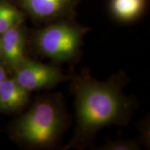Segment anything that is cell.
<instances>
[{
	"mask_svg": "<svg viewBox=\"0 0 150 150\" xmlns=\"http://www.w3.org/2000/svg\"><path fill=\"white\" fill-rule=\"evenodd\" d=\"M74 95L76 127L72 139L63 150L91 147L97 133L104 127L127 126L138 107L136 99L123 92L129 79L124 71L100 81L88 69L71 78Z\"/></svg>",
	"mask_w": 150,
	"mask_h": 150,
	"instance_id": "obj_1",
	"label": "cell"
},
{
	"mask_svg": "<svg viewBox=\"0 0 150 150\" xmlns=\"http://www.w3.org/2000/svg\"><path fill=\"white\" fill-rule=\"evenodd\" d=\"M70 118L61 94L37 98L29 110L11 127V135L19 144L31 149L58 147Z\"/></svg>",
	"mask_w": 150,
	"mask_h": 150,
	"instance_id": "obj_2",
	"label": "cell"
},
{
	"mask_svg": "<svg viewBox=\"0 0 150 150\" xmlns=\"http://www.w3.org/2000/svg\"><path fill=\"white\" fill-rule=\"evenodd\" d=\"M88 31L74 19L51 22L33 32V48L54 63H72L79 59L84 35Z\"/></svg>",
	"mask_w": 150,
	"mask_h": 150,
	"instance_id": "obj_3",
	"label": "cell"
},
{
	"mask_svg": "<svg viewBox=\"0 0 150 150\" xmlns=\"http://www.w3.org/2000/svg\"><path fill=\"white\" fill-rule=\"evenodd\" d=\"M15 79L29 91L52 89L61 82L71 79L59 67L46 65L26 57L13 70Z\"/></svg>",
	"mask_w": 150,
	"mask_h": 150,
	"instance_id": "obj_4",
	"label": "cell"
},
{
	"mask_svg": "<svg viewBox=\"0 0 150 150\" xmlns=\"http://www.w3.org/2000/svg\"><path fill=\"white\" fill-rule=\"evenodd\" d=\"M80 0H14L26 16L39 23L74 19Z\"/></svg>",
	"mask_w": 150,
	"mask_h": 150,
	"instance_id": "obj_5",
	"label": "cell"
},
{
	"mask_svg": "<svg viewBox=\"0 0 150 150\" xmlns=\"http://www.w3.org/2000/svg\"><path fill=\"white\" fill-rule=\"evenodd\" d=\"M27 36L24 23L18 24L0 35L1 59L11 70H13L26 58Z\"/></svg>",
	"mask_w": 150,
	"mask_h": 150,
	"instance_id": "obj_6",
	"label": "cell"
},
{
	"mask_svg": "<svg viewBox=\"0 0 150 150\" xmlns=\"http://www.w3.org/2000/svg\"><path fill=\"white\" fill-rule=\"evenodd\" d=\"M30 92L19 84L14 77H7L0 86V112L13 113L29 104Z\"/></svg>",
	"mask_w": 150,
	"mask_h": 150,
	"instance_id": "obj_7",
	"label": "cell"
},
{
	"mask_svg": "<svg viewBox=\"0 0 150 150\" xmlns=\"http://www.w3.org/2000/svg\"><path fill=\"white\" fill-rule=\"evenodd\" d=\"M147 0H110V13L118 22L129 23L145 12Z\"/></svg>",
	"mask_w": 150,
	"mask_h": 150,
	"instance_id": "obj_8",
	"label": "cell"
},
{
	"mask_svg": "<svg viewBox=\"0 0 150 150\" xmlns=\"http://www.w3.org/2000/svg\"><path fill=\"white\" fill-rule=\"evenodd\" d=\"M26 15L14 1L0 0V35L18 24L24 23Z\"/></svg>",
	"mask_w": 150,
	"mask_h": 150,
	"instance_id": "obj_9",
	"label": "cell"
},
{
	"mask_svg": "<svg viewBox=\"0 0 150 150\" xmlns=\"http://www.w3.org/2000/svg\"><path fill=\"white\" fill-rule=\"evenodd\" d=\"M141 141L138 140H118L108 141L96 148L98 150H140Z\"/></svg>",
	"mask_w": 150,
	"mask_h": 150,
	"instance_id": "obj_10",
	"label": "cell"
},
{
	"mask_svg": "<svg viewBox=\"0 0 150 150\" xmlns=\"http://www.w3.org/2000/svg\"><path fill=\"white\" fill-rule=\"evenodd\" d=\"M7 67L6 66L4 63L0 61V86L4 80L8 77V74H7Z\"/></svg>",
	"mask_w": 150,
	"mask_h": 150,
	"instance_id": "obj_11",
	"label": "cell"
},
{
	"mask_svg": "<svg viewBox=\"0 0 150 150\" xmlns=\"http://www.w3.org/2000/svg\"><path fill=\"white\" fill-rule=\"evenodd\" d=\"M0 59H1V51H0Z\"/></svg>",
	"mask_w": 150,
	"mask_h": 150,
	"instance_id": "obj_12",
	"label": "cell"
}]
</instances>
